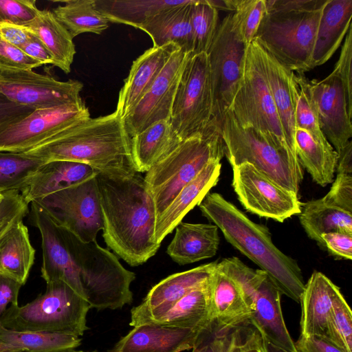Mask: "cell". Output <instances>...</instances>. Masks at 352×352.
<instances>
[{
  "label": "cell",
  "instance_id": "6da1fadb",
  "mask_svg": "<svg viewBox=\"0 0 352 352\" xmlns=\"http://www.w3.org/2000/svg\"><path fill=\"white\" fill-rule=\"evenodd\" d=\"M107 245L131 266L146 263L161 244L155 238L157 212L139 173L96 176Z\"/></svg>",
  "mask_w": 352,
  "mask_h": 352
},
{
  "label": "cell",
  "instance_id": "7a4b0ae2",
  "mask_svg": "<svg viewBox=\"0 0 352 352\" xmlns=\"http://www.w3.org/2000/svg\"><path fill=\"white\" fill-rule=\"evenodd\" d=\"M46 160L86 164L112 176L136 173L131 138L123 118L113 113L89 120L66 129L25 152Z\"/></svg>",
  "mask_w": 352,
  "mask_h": 352
},
{
  "label": "cell",
  "instance_id": "3957f363",
  "mask_svg": "<svg viewBox=\"0 0 352 352\" xmlns=\"http://www.w3.org/2000/svg\"><path fill=\"white\" fill-rule=\"evenodd\" d=\"M226 241L265 272L281 294L299 302L305 282L296 260L272 242L268 228L256 223L217 192L208 193L198 205Z\"/></svg>",
  "mask_w": 352,
  "mask_h": 352
},
{
  "label": "cell",
  "instance_id": "277c9868",
  "mask_svg": "<svg viewBox=\"0 0 352 352\" xmlns=\"http://www.w3.org/2000/svg\"><path fill=\"white\" fill-rule=\"evenodd\" d=\"M224 157L220 130L209 126L203 133L183 140L146 172V187L155 204L157 219L188 182L210 162Z\"/></svg>",
  "mask_w": 352,
  "mask_h": 352
},
{
  "label": "cell",
  "instance_id": "5b68a950",
  "mask_svg": "<svg viewBox=\"0 0 352 352\" xmlns=\"http://www.w3.org/2000/svg\"><path fill=\"white\" fill-rule=\"evenodd\" d=\"M45 292L26 305H10L0 318L6 329L82 336L89 302L62 280L46 283Z\"/></svg>",
  "mask_w": 352,
  "mask_h": 352
},
{
  "label": "cell",
  "instance_id": "8992f818",
  "mask_svg": "<svg viewBox=\"0 0 352 352\" xmlns=\"http://www.w3.org/2000/svg\"><path fill=\"white\" fill-rule=\"evenodd\" d=\"M65 230L86 300L97 309H116L133 301L131 283L135 274L96 240L84 243Z\"/></svg>",
  "mask_w": 352,
  "mask_h": 352
},
{
  "label": "cell",
  "instance_id": "52a82bcc",
  "mask_svg": "<svg viewBox=\"0 0 352 352\" xmlns=\"http://www.w3.org/2000/svg\"><path fill=\"white\" fill-rule=\"evenodd\" d=\"M218 129L224 143V156L232 167L249 163L279 186L298 195L304 175L300 164L259 131L241 126L230 109Z\"/></svg>",
  "mask_w": 352,
  "mask_h": 352
},
{
  "label": "cell",
  "instance_id": "ba28073f",
  "mask_svg": "<svg viewBox=\"0 0 352 352\" xmlns=\"http://www.w3.org/2000/svg\"><path fill=\"white\" fill-rule=\"evenodd\" d=\"M323 6L309 11L265 13L254 41L288 69L305 73L312 69L311 55Z\"/></svg>",
  "mask_w": 352,
  "mask_h": 352
},
{
  "label": "cell",
  "instance_id": "9c48e42d",
  "mask_svg": "<svg viewBox=\"0 0 352 352\" xmlns=\"http://www.w3.org/2000/svg\"><path fill=\"white\" fill-rule=\"evenodd\" d=\"M229 109L241 126L259 131L293 161L300 164L287 144L254 41L247 48L243 76Z\"/></svg>",
  "mask_w": 352,
  "mask_h": 352
},
{
  "label": "cell",
  "instance_id": "30bf717a",
  "mask_svg": "<svg viewBox=\"0 0 352 352\" xmlns=\"http://www.w3.org/2000/svg\"><path fill=\"white\" fill-rule=\"evenodd\" d=\"M212 96L207 53L189 56L174 98L170 122L183 140L203 133L212 120Z\"/></svg>",
  "mask_w": 352,
  "mask_h": 352
},
{
  "label": "cell",
  "instance_id": "8fae6325",
  "mask_svg": "<svg viewBox=\"0 0 352 352\" xmlns=\"http://www.w3.org/2000/svg\"><path fill=\"white\" fill-rule=\"evenodd\" d=\"M232 14L226 15L219 23L207 52L212 96L210 124L217 129L239 87L248 47L234 28Z\"/></svg>",
  "mask_w": 352,
  "mask_h": 352
},
{
  "label": "cell",
  "instance_id": "7c38bea8",
  "mask_svg": "<svg viewBox=\"0 0 352 352\" xmlns=\"http://www.w3.org/2000/svg\"><path fill=\"white\" fill-rule=\"evenodd\" d=\"M59 227L84 243L95 241L103 222L96 177L36 201Z\"/></svg>",
  "mask_w": 352,
  "mask_h": 352
},
{
  "label": "cell",
  "instance_id": "4fadbf2b",
  "mask_svg": "<svg viewBox=\"0 0 352 352\" xmlns=\"http://www.w3.org/2000/svg\"><path fill=\"white\" fill-rule=\"evenodd\" d=\"M90 118L89 109L83 101L35 109L21 120L0 129V151L27 152Z\"/></svg>",
  "mask_w": 352,
  "mask_h": 352
},
{
  "label": "cell",
  "instance_id": "5bb4252c",
  "mask_svg": "<svg viewBox=\"0 0 352 352\" xmlns=\"http://www.w3.org/2000/svg\"><path fill=\"white\" fill-rule=\"evenodd\" d=\"M82 87L76 80L59 81L32 69L0 67V92L10 100L34 109L79 103Z\"/></svg>",
  "mask_w": 352,
  "mask_h": 352
},
{
  "label": "cell",
  "instance_id": "9a60e30c",
  "mask_svg": "<svg viewBox=\"0 0 352 352\" xmlns=\"http://www.w3.org/2000/svg\"><path fill=\"white\" fill-rule=\"evenodd\" d=\"M232 170V186L246 210L280 223L300 213L298 195L279 186L252 164L242 163Z\"/></svg>",
  "mask_w": 352,
  "mask_h": 352
},
{
  "label": "cell",
  "instance_id": "2e32d148",
  "mask_svg": "<svg viewBox=\"0 0 352 352\" xmlns=\"http://www.w3.org/2000/svg\"><path fill=\"white\" fill-rule=\"evenodd\" d=\"M299 220L307 235L323 247L322 234H352V175L337 174L322 198L301 203Z\"/></svg>",
  "mask_w": 352,
  "mask_h": 352
},
{
  "label": "cell",
  "instance_id": "e0dca14e",
  "mask_svg": "<svg viewBox=\"0 0 352 352\" xmlns=\"http://www.w3.org/2000/svg\"><path fill=\"white\" fill-rule=\"evenodd\" d=\"M190 54L180 50L175 51L148 91L123 119L130 138L158 121L170 120L179 81Z\"/></svg>",
  "mask_w": 352,
  "mask_h": 352
},
{
  "label": "cell",
  "instance_id": "ac0fdd59",
  "mask_svg": "<svg viewBox=\"0 0 352 352\" xmlns=\"http://www.w3.org/2000/svg\"><path fill=\"white\" fill-rule=\"evenodd\" d=\"M307 86L322 132L339 153L352 137V104L339 76L333 72L322 80H309Z\"/></svg>",
  "mask_w": 352,
  "mask_h": 352
},
{
  "label": "cell",
  "instance_id": "d6986e66",
  "mask_svg": "<svg viewBox=\"0 0 352 352\" xmlns=\"http://www.w3.org/2000/svg\"><path fill=\"white\" fill-rule=\"evenodd\" d=\"M30 219L40 231L43 250L41 276L46 283L62 280L85 299L79 274L65 229L57 226L36 201L31 203ZM86 300V299H85Z\"/></svg>",
  "mask_w": 352,
  "mask_h": 352
},
{
  "label": "cell",
  "instance_id": "ffe728a7",
  "mask_svg": "<svg viewBox=\"0 0 352 352\" xmlns=\"http://www.w3.org/2000/svg\"><path fill=\"white\" fill-rule=\"evenodd\" d=\"M217 261L172 274L154 285L142 302L131 311L130 325L135 327L167 311L190 292L207 285Z\"/></svg>",
  "mask_w": 352,
  "mask_h": 352
},
{
  "label": "cell",
  "instance_id": "44dd1931",
  "mask_svg": "<svg viewBox=\"0 0 352 352\" xmlns=\"http://www.w3.org/2000/svg\"><path fill=\"white\" fill-rule=\"evenodd\" d=\"M208 329L142 324L134 327L109 352H182L192 349Z\"/></svg>",
  "mask_w": 352,
  "mask_h": 352
},
{
  "label": "cell",
  "instance_id": "7402d4cb",
  "mask_svg": "<svg viewBox=\"0 0 352 352\" xmlns=\"http://www.w3.org/2000/svg\"><path fill=\"white\" fill-rule=\"evenodd\" d=\"M179 48L172 43L152 47L135 59L120 91L116 111L124 119L159 76L171 55Z\"/></svg>",
  "mask_w": 352,
  "mask_h": 352
},
{
  "label": "cell",
  "instance_id": "603a6c76",
  "mask_svg": "<svg viewBox=\"0 0 352 352\" xmlns=\"http://www.w3.org/2000/svg\"><path fill=\"white\" fill-rule=\"evenodd\" d=\"M221 168V160H214L208 162L193 179L182 188L157 219L155 238L158 243L161 244L185 215L199 205L210 190L217 184Z\"/></svg>",
  "mask_w": 352,
  "mask_h": 352
},
{
  "label": "cell",
  "instance_id": "cb8c5ba5",
  "mask_svg": "<svg viewBox=\"0 0 352 352\" xmlns=\"http://www.w3.org/2000/svg\"><path fill=\"white\" fill-rule=\"evenodd\" d=\"M340 288L320 272L315 271L305 283L300 302V336H326L329 316Z\"/></svg>",
  "mask_w": 352,
  "mask_h": 352
},
{
  "label": "cell",
  "instance_id": "d4e9b609",
  "mask_svg": "<svg viewBox=\"0 0 352 352\" xmlns=\"http://www.w3.org/2000/svg\"><path fill=\"white\" fill-rule=\"evenodd\" d=\"M280 296V292L267 276L258 290L249 322L263 339L291 352H297L284 321Z\"/></svg>",
  "mask_w": 352,
  "mask_h": 352
},
{
  "label": "cell",
  "instance_id": "484cf974",
  "mask_svg": "<svg viewBox=\"0 0 352 352\" xmlns=\"http://www.w3.org/2000/svg\"><path fill=\"white\" fill-rule=\"evenodd\" d=\"M210 308L213 324L223 331L243 327L252 313L239 287L217 266L210 280Z\"/></svg>",
  "mask_w": 352,
  "mask_h": 352
},
{
  "label": "cell",
  "instance_id": "4316f807",
  "mask_svg": "<svg viewBox=\"0 0 352 352\" xmlns=\"http://www.w3.org/2000/svg\"><path fill=\"white\" fill-rule=\"evenodd\" d=\"M98 173L86 164L67 160L49 161L36 170L28 184L21 190V194L29 204L95 177Z\"/></svg>",
  "mask_w": 352,
  "mask_h": 352
},
{
  "label": "cell",
  "instance_id": "83f0119b",
  "mask_svg": "<svg viewBox=\"0 0 352 352\" xmlns=\"http://www.w3.org/2000/svg\"><path fill=\"white\" fill-rule=\"evenodd\" d=\"M195 0L160 10L139 27L151 38L153 47L172 43L180 50L192 54L193 35L191 25L192 6Z\"/></svg>",
  "mask_w": 352,
  "mask_h": 352
},
{
  "label": "cell",
  "instance_id": "f1b7e54d",
  "mask_svg": "<svg viewBox=\"0 0 352 352\" xmlns=\"http://www.w3.org/2000/svg\"><path fill=\"white\" fill-rule=\"evenodd\" d=\"M352 0H327L311 55L312 69L327 62L340 46L351 24Z\"/></svg>",
  "mask_w": 352,
  "mask_h": 352
},
{
  "label": "cell",
  "instance_id": "f546056e",
  "mask_svg": "<svg viewBox=\"0 0 352 352\" xmlns=\"http://www.w3.org/2000/svg\"><path fill=\"white\" fill-rule=\"evenodd\" d=\"M254 43L260 63L272 95L287 144L292 153L298 158L295 147L296 127L290 90V78L292 71L286 68L265 52L256 41Z\"/></svg>",
  "mask_w": 352,
  "mask_h": 352
},
{
  "label": "cell",
  "instance_id": "4dcf8cb0",
  "mask_svg": "<svg viewBox=\"0 0 352 352\" xmlns=\"http://www.w3.org/2000/svg\"><path fill=\"white\" fill-rule=\"evenodd\" d=\"M219 228L212 223L181 221L166 252L179 265H187L213 257L219 248Z\"/></svg>",
  "mask_w": 352,
  "mask_h": 352
},
{
  "label": "cell",
  "instance_id": "1f68e13d",
  "mask_svg": "<svg viewBox=\"0 0 352 352\" xmlns=\"http://www.w3.org/2000/svg\"><path fill=\"white\" fill-rule=\"evenodd\" d=\"M182 141L170 120L158 121L131 138V153L136 172H147Z\"/></svg>",
  "mask_w": 352,
  "mask_h": 352
},
{
  "label": "cell",
  "instance_id": "d6a6232c",
  "mask_svg": "<svg viewBox=\"0 0 352 352\" xmlns=\"http://www.w3.org/2000/svg\"><path fill=\"white\" fill-rule=\"evenodd\" d=\"M295 147L302 167L313 180L324 187L333 182L338 153L327 140H318L308 131L296 128Z\"/></svg>",
  "mask_w": 352,
  "mask_h": 352
},
{
  "label": "cell",
  "instance_id": "836d02e7",
  "mask_svg": "<svg viewBox=\"0 0 352 352\" xmlns=\"http://www.w3.org/2000/svg\"><path fill=\"white\" fill-rule=\"evenodd\" d=\"M23 27L45 45L53 57L54 66L66 74L70 72L76 54L73 37L52 11L41 10L35 19Z\"/></svg>",
  "mask_w": 352,
  "mask_h": 352
},
{
  "label": "cell",
  "instance_id": "e575fe53",
  "mask_svg": "<svg viewBox=\"0 0 352 352\" xmlns=\"http://www.w3.org/2000/svg\"><path fill=\"white\" fill-rule=\"evenodd\" d=\"M146 323L191 329H208L212 324L210 308V282L190 292L167 311Z\"/></svg>",
  "mask_w": 352,
  "mask_h": 352
},
{
  "label": "cell",
  "instance_id": "d590c367",
  "mask_svg": "<svg viewBox=\"0 0 352 352\" xmlns=\"http://www.w3.org/2000/svg\"><path fill=\"white\" fill-rule=\"evenodd\" d=\"M34 256L35 250L31 244L28 229L21 220L0 241V274L24 285Z\"/></svg>",
  "mask_w": 352,
  "mask_h": 352
},
{
  "label": "cell",
  "instance_id": "8d00e7d4",
  "mask_svg": "<svg viewBox=\"0 0 352 352\" xmlns=\"http://www.w3.org/2000/svg\"><path fill=\"white\" fill-rule=\"evenodd\" d=\"M79 336L50 332L16 331L0 324V352H63L78 347Z\"/></svg>",
  "mask_w": 352,
  "mask_h": 352
},
{
  "label": "cell",
  "instance_id": "74e56055",
  "mask_svg": "<svg viewBox=\"0 0 352 352\" xmlns=\"http://www.w3.org/2000/svg\"><path fill=\"white\" fill-rule=\"evenodd\" d=\"M185 0H95L96 8L109 22L139 28L160 10Z\"/></svg>",
  "mask_w": 352,
  "mask_h": 352
},
{
  "label": "cell",
  "instance_id": "f35d334b",
  "mask_svg": "<svg viewBox=\"0 0 352 352\" xmlns=\"http://www.w3.org/2000/svg\"><path fill=\"white\" fill-rule=\"evenodd\" d=\"M52 11L73 38L82 33L100 34L109 27V20L96 7L95 0L63 1Z\"/></svg>",
  "mask_w": 352,
  "mask_h": 352
},
{
  "label": "cell",
  "instance_id": "ab89813d",
  "mask_svg": "<svg viewBox=\"0 0 352 352\" xmlns=\"http://www.w3.org/2000/svg\"><path fill=\"white\" fill-rule=\"evenodd\" d=\"M47 162L25 153L0 151V192L21 190Z\"/></svg>",
  "mask_w": 352,
  "mask_h": 352
},
{
  "label": "cell",
  "instance_id": "60d3db41",
  "mask_svg": "<svg viewBox=\"0 0 352 352\" xmlns=\"http://www.w3.org/2000/svg\"><path fill=\"white\" fill-rule=\"evenodd\" d=\"M304 73L292 72L290 90L292 97L296 127L308 131L318 140H327L320 127L317 113Z\"/></svg>",
  "mask_w": 352,
  "mask_h": 352
},
{
  "label": "cell",
  "instance_id": "b9f144b4",
  "mask_svg": "<svg viewBox=\"0 0 352 352\" xmlns=\"http://www.w3.org/2000/svg\"><path fill=\"white\" fill-rule=\"evenodd\" d=\"M193 50L191 55L207 53L219 25L218 10L207 0H195L192 6Z\"/></svg>",
  "mask_w": 352,
  "mask_h": 352
},
{
  "label": "cell",
  "instance_id": "7bdbcfd3",
  "mask_svg": "<svg viewBox=\"0 0 352 352\" xmlns=\"http://www.w3.org/2000/svg\"><path fill=\"white\" fill-rule=\"evenodd\" d=\"M217 267L236 284L252 311L258 290L268 276L267 273L250 268L235 256L222 259Z\"/></svg>",
  "mask_w": 352,
  "mask_h": 352
},
{
  "label": "cell",
  "instance_id": "ee69618b",
  "mask_svg": "<svg viewBox=\"0 0 352 352\" xmlns=\"http://www.w3.org/2000/svg\"><path fill=\"white\" fill-rule=\"evenodd\" d=\"M325 338L344 352H352V312L342 293L333 303Z\"/></svg>",
  "mask_w": 352,
  "mask_h": 352
},
{
  "label": "cell",
  "instance_id": "f6af8a7d",
  "mask_svg": "<svg viewBox=\"0 0 352 352\" xmlns=\"http://www.w3.org/2000/svg\"><path fill=\"white\" fill-rule=\"evenodd\" d=\"M265 13V0H235L232 23L246 45L254 41Z\"/></svg>",
  "mask_w": 352,
  "mask_h": 352
},
{
  "label": "cell",
  "instance_id": "bcb514c9",
  "mask_svg": "<svg viewBox=\"0 0 352 352\" xmlns=\"http://www.w3.org/2000/svg\"><path fill=\"white\" fill-rule=\"evenodd\" d=\"M29 213L28 204L18 190L4 192L0 205V241L7 232Z\"/></svg>",
  "mask_w": 352,
  "mask_h": 352
},
{
  "label": "cell",
  "instance_id": "7dc6e473",
  "mask_svg": "<svg viewBox=\"0 0 352 352\" xmlns=\"http://www.w3.org/2000/svg\"><path fill=\"white\" fill-rule=\"evenodd\" d=\"M35 0H0V23L23 26L40 13Z\"/></svg>",
  "mask_w": 352,
  "mask_h": 352
},
{
  "label": "cell",
  "instance_id": "c3c4849f",
  "mask_svg": "<svg viewBox=\"0 0 352 352\" xmlns=\"http://www.w3.org/2000/svg\"><path fill=\"white\" fill-rule=\"evenodd\" d=\"M352 25L344 40L339 58L333 71L340 78L347 100L352 104Z\"/></svg>",
  "mask_w": 352,
  "mask_h": 352
},
{
  "label": "cell",
  "instance_id": "681fc988",
  "mask_svg": "<svg viewBox=\"0 0 352 352\" xmlns=\"http://www.w3.org/2000/svg\"><path fill=\"white\" fill-rule=\"evenodd\" d=\"M224 352H263L261 336L255 329L235 328L230 332Z\"/></svg>",
  "mask_w": 352,
  "mask_h": 352
},
{
  "label": "cell",
  "instance_id": "f907efd6",
  "mask_svg": "<svg viewBox=\"0 0 352 352\" xmlns=\"http://www.w3.org/2000/svg\"><path fill=\"white\" fill-rule=\"evenodd\" d=\"M43 64L25 54L19 47L6 42L0 36V67L33 69Z\"/></svg>",
  "mask_w": 352,
  "mask_h": 352
},
{
  "label": "cell",
  "instance_id": "816d5d0a",
  "mask_svg": "<svg viewBox=\"0 0 352 352\" xmlns=\"http://www.w3.org/2000/svg\"><path fill=\"white\" fill-rule=\"evenodd\" d=\"M323 248L336 258L351 260L352 234L342 232H329L321 235Z\"/></svg>",
  "mask_w": 352,
  "mask_h": 352
},
{
  "label": "cell",
  "instance_id": "f5cc1de1",
  "mask_svg": "<svg viewBox=\"0 0 352 352\" xmlns=\"http://www.w3.org/2000/svg\"><path fill=\"white\" fill-rule=\"evenodd\" d=\"M232 330L220 331L212 323L203 333L192 352H224Z\"/></svg>",
  "mask_w": 352,
  "mask_h": 352
},
{
  "label": "cell",
  "instance_id": "db71d44e",
  "mask_svg": "<svg viewBox=\"0 0 352 352\" xmlns=\"http://www.w3.org/2000/svg\"><path fill=\"white\" fill-rule=\"evenodd\" d=\"M327 0H265L266 13L309 11L322 8Z\"/></svg>",
  "mask_w": 352,
  "mask_h": 352
},
{
  "label": "cell",
  "instance_id": "11a10c76",
  "mask_svg": "<svg viewBox=\"0 0 352 352\" xmlns=\"http://www.w3.org/2000/svg\"><path fill=\"white\" fill-rule=\"evenodd\" d=\"M34 110L10 100L0 92V129L21 120Z\"/></svg>",
  "mask_w": 352,
  "mask_h": 352
},
{
  "label": "cell",
  "instance_id": "9f6ffc18",
  "mask_svg": "<svg viewBox=\"0 0 352 352\" xmlns=\"http://www.w3.org/2000/svg\"><path fill=\"white\" fill-rule=\"evenodd\" d=\"M294 344L297 352H344L323 336H300Z\"/></svg>",
  "mask_w": 352,
  "mask_h": 352
},
{
  "label": "cell",
  "instance_id": "6f0895ef",
  "mask_svg": "<svg viewBox=\"0 0 352 352\" xmlns=\"http://www.w3.org/2000/svg\"><path fill=\"white\" fill-rule=\"evenodd\" d=\"M16 280L0 274V318L8 309V305H18V296L23 286Z\"/></svg>",
  "mask_w": 352,
  "mask_h": 352
},
{
  "label": "cell",
  "instance_id": "680465c9",
  "mask_svg": "<svg viewBox=\"0 0 352 352\" xmlns=\"http://www.w3.org/2000/svg\"><path fill=\"white\" fill-rule=\"evenodd\" d=\"M33 34L23 26L8 23H0V36L6 42L20 48L26 43Z\"/></svg>",
  "mask_w": 352,
  "mask_h": 352
},
{
  "label": "cell",
  "instance_id": "91938a15",
  "mask_svg": "<svg viewBox=\"0 0 352 352\" xmlns=\"http://www.w3.org/2000/svg\"><path fill=\"white\" fill-rule=\"evenodd\" d=\"M30 58L43 64H52L54 59L42 41L34 34L31 38L20 48Z\"/></svg>",
  "mask_w": 352,
  "mask_h": 352
},
{
  "label": "cell",
  "instance_id": "94428289",
  "mask_svg": "<svg viewBox=\"0 0 352 352\" xmlns=\"http://www.w3.org/2000/svg\"><path fill=\"white\" fill-rule=\"evenodd\" d=\"M336 172L337 174L352 173V142H348L346 146L338 153V161Z\"/></svg>",
  "mask_w": 352,
  "mask_h": 352
},
{
  "label": "cell",
  "instance_id": "6125c7cd",
  "mask_svg": "<svg viewBox=\"0 0 352 352\" xmlns=\"http://www.w3.org/2000/svg\"><path fill=\"white\" fill-rule=\"evenodd\" d=\"M207 1L217 10L234 12L235 0H207Z\"/></svg>",
  "mask_w": 352,
  "mask_h": 352
},
{
  "label": "cell",
  "instance_id": "be15d7a7",
  "mask_svg": "<svg viewBox=\"0 0 352 352\" xmlns=\"http://www.w3.org/2000/svg\"><path fill=\"white\" fill-rule=\"evenodd\" d=\"M263 352H291L287 349L279 347L266 340L262 338Z\"/></svg>",
  "mask_w": 352,
  "mask_h": 352
},
{
  "label": "cell",
  "instance_id": "e7e4bbea",
  "mask_svg": "<svg viewBox=\"0 0 352 352\" xmlns=\"http://www.w3.org/2000/svg\"><path fill=\"white\" fill-rule=\"evenodd\" d=\"M3 199H4V192H3V193L0 192V205H1V202L3 201Z\"/></svg>",
  "mask_w": 352,
  "mask_h": 352
},
{
  "label": "cell",
  "instance_id": "03108f58",
  "mask_svg": "<svg viewBox=\"0 0 352 352\" xmlns=\"http://www.w3.org/2000/svg\"><path fill=\"white\" fill-rule=\"evenodd\" d=\"M63 352H67V351H63ZM74 352H83V351H74Z\"/></svg>",
  "mask_w": 352,
  "mask_h": 352
}]
</instances>
